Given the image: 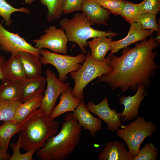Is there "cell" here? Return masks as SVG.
Wrapping results in <instances>:
<instances>
[{"instance_id":"7","label":"cell","mask_w":160,"mask_h":160,"mask_svg":"<svg viewBox=\"0 0 160 160\" xmlns=\"http://www.w3.org/2000/svg\"><path fill=\"white\" fill-rule=\"evenodd\" d=\"M40 60L42 65L51 64L57 69L58 73V79L64 82L67 78V74L79 70L86 56L79 53L76 56L62 55L50 52L44 49H39Z\"/></svg>"},{"instance_id":"18","label":"cell","mask_w":160,"mask_h":160,"mask_svg":"<svg viewBox=\"0 0 160 160\" xmlns=\"http://www.w3.org/2000/svg\"><path fill=\"white\" fill-rule=\"evenodd\" d=\"M18 53L11 54L6 61L3 68L4 80L19 83L27 77Z\"/></svg>"},{"instance_id":"32","label":"cell","mask_w":160,"mask_h":160,"mask_svg":"<svg viewBox=\"0 0 160 160\" xmlns=\"http://www.w3.org/2000/svg\"><path fill=\"white\" fill-rule=\"evenodd\" d=\"M21 134L20 133L17 143H12L11 144L10 146L12 148L13 153L10 160H32L33 155L36 150H31L27 151L25 153H21L20 151L21 148Z\"/></svg>"},{"instance_id":"23","label":"cell","mask_w":160,"mask_h":160,"mask_svg":"<svg viewBox=\"0 0 160 160\" xmlns=\"http://www.w3.org/2000/svg\"><path fill=\"white\" fill-rule=\"evenodd\" d=\"M21 131L20 123L4 121L0 126V146L7 151L10 140L13 135Z\"/></svg>"},{"instance_id":"4","label":"cell","mask_w":160,"mask_h":160,"mask_svg":"<svg viewBox=\"0 0 160 160\" xmlns=\"http://www.w3.org/2000/svg\"><path fill=\"white\" fill-rule=\"evenodd\" d=\"M59 24L64 30L68 41L76 43L84 54L87 53L85 47L88 46L87 40L89 38L101 36L112 38L118 34L111 31L106 32L93 28L91 27L93 24L82 13H76L71 19H63Z\"/></svg>"},{"instance_id":"8","label":"cell","mask_w":160,"mask_h":160,"mask_svg":"<svg viewBox=\"0 0 160 160\" xmlns=\"http://www.w3.org/2000/svg\"><path fill=\"white\" fill-rule=\"evenodd\" d=\"M39 39H34V47L38 49L47 48L52 52L66 55L68 40L64 30L55 25L49 26Z\"/></svg>"},{"instance_id":"17","label":"cell","mask_w":160,"mask_h":160,"mask_svg":"<svg viewBox=\"0 0 160 160\" xmlns=\"http://www.w3.org/2000/svg\"><path fill=\"white\" fill-rule=\"evenodd\" d=\"M132 156L124 143L117 140L108 141L103 150L99 153V160H132Z\"/></svg>"},{"instance_id":"9","label":"cell","mask_w":160,"mask_h":160,"mask_svg":"<svg viewBox=\"0 0 160 160\" xmlns=\"http://www.w3.org/2000/svg\"><path fill=\"white\" fill-rule=\"evenodd\" d=\"M45 74L47 87L40 108L50 116L55 107L57 98L64 90L70 86V84L69 82L64 83L59 80L51 69H46Z\"/></svg>"},{"instance_id":"31","label":"cell","mask_w":160,"mask_h":160,"mask_svg":"<svg viewBox=\"0 0 160 160\" xmlns=\"http://www.w3.org/2000/svg\"><path fill=\"white\" fill-rule=\"evenodd\" d=\"M111 13L120 15L124 5L125 0H92Z\"/></svg>"},{"instance_id":"21","label":"cell","mask_w":160,"mask_h":160,"mask_svg":"<svg viewBox=\"0 0 160 160\" xmlns=\"http://www.w3.org/2000/svg\"><path fill=\"white\" fill-rule=\"evenodd\" d=\"M112 41L111 38L101 36L94 38L87 42L91 50V57L97 61H103L106 53L111 49Z\"/></svg>"},{"instance_id":"19","label":"cell","mask_w":160,"mask_h":160,"mask_svg":"<svg viewBox=\"0 0 160 160\" xmlns=\"http://www.w3.org/2000/svg\"><path fill=\"white\" fill-rule=\"evenodd\" d=\"M72 88L69 86L61 93L60 102L52 110L50 117L54 119L67 112H73L79 105L81 100L73 96Z\"/></svg>"},{"instance_id":"25","label":"cell","mask_w":160,"mask_h":160,"mask_svg":"<svg viewBox=\"0 0 160 160\" xmlns=\"http://www.w3.org/2000/svg\"><path fill=\"white\" fill-rule=\"evenodd\" d=\"M43 5L47 9V21L51 22L59 19L63 13L65 0H40Z\"/></svg>"},{"instance_id":"5","label":"cell","mask_w":160,"mask_h":160,"mask_svg":"<svg viewBox=\"0 0 160 160\" xmlns=\"http://www.w3.org/2000/svg\"><path fill=\"white\" fill-rule=\"evenodd\" d=\"M111 61V56L108 55L103 61H96L91 57L88 50L81 68L77 71L70 73L71 78L75 83L72 91L73 96L80 100H83L85 96L83 90L90 82L112 71Z\"/></svg>"},{"instance_id":"15","label":"cell","mask_w":160,"mask_h":160,"mask_svg":"<svg viewBox=\"0 0 160 160\" xmlns=\"http://www.w3.org/2000/svg\"><path fill=\"white\" fill-rule=\"evenodd\" d=\"M82 13L93 25L108 26L111 13L92 0H84L81 8Z\"/></svg>"},{"instance_id":"34","label":"cell","mask_w":160,"mask_h":160,"mask_svg":"<svg viewBox=\"0 0 160 160\" xmlns=\"http://www.w3.org/2000/svg\"><path fill=\"white\" fill-rule=\"evenodd\" d=\"M84 0H65L63 13H71L74 11H81L82 5Z\"/></svg>"},{"instance_id":"29","label":"cell","mask_w":160,"mask_h":160,"mask_svg":"<svg viewBox=\"0 0 160 160\" xmlns=\"http://www.w3.org/2000/svg\"><path fill=\"white\" fill-rule=\"evenodd\" d=\"M156 15L148 13L143 14L136 23L141 29L156 31L160 36V26L156 21Z\"/></svg>"},{"instance_id":"35","label":"cell","mask_w":160,"mask_h":160,"mask_svg":"<svg viewBox=\"0 0 160 160\" xmlns=\"http://www.w3.org/2000/svg\"><path fill=\"white\" fill-rule=\"evenodd\" d=\"M5 61V57L3 56H0V80L1 81L4 79L3 73V68Z\"/></svg>"},{"instance_id":"37","label":"cell","mask_w":160,"mask_h":160,"mask_svg":"<svg viewBox=\"0 0 160 160\" xmlns=\"http://www.w3.org/2000/svg\"><path fill=\"white\" fill-rule=\"evenodd\" d=\"M25 3L28 4H31L36 0H24Z\"/></svg>"},{"instance_id":"13","label":"cell","mask_w":160,"mask_h":160,"mask_svg":"<svg viewBox=\"0 0 160 160\" xmlns=\"http://www.w3.org/2000/svg\"><path fill=\"white\" fill-rule=\"evenodd\" d=\"M154 32L152 30L141 29L136 23L131 24L129 30L126 36L121 40L112 41L111 52L108 55H113L121 49L132 44L145 40L147 37L152 35Z\"/></svg>"},{"instance_id":"2","label":"cell","mask_w":160,"mask_h":160,"mask_svg":"<svg viewBox=\"0 0 160 160\" xmlns=\"http://www.w3.org/2000/svg\"><path fill=\"white\" fill-rule=\"evenodd\" d=\"M60 132L49 139L36 154L41 160H64L80 142L82 127L72 115L66 113Z\"/></svg>"},{"instance_id":"3","label":"cell","mask_w":160,"mask_h":160,"mask_svg":"<svg viewBox=\"0 0 160 160\" xmlns=\"http://www.w3.org/2000/svg\"><path fill=\"white\" fill-rule=\"evenodd\" d=\"M21 147L28 151L43 147L46 142L55 135L59 123L47 115L40 108L20 122Z\"/></svg>"},{"instance_id":"24","label":"cell","mask_w":160,"mask_h":160,"mask_svg":"<svg viewBox=\"0 0 160 160\" xmlns=\"http://www.w3.org/2000/svg\"><path fill=\"white\" fill-rule=\"evenodd\" d=\"M2 82L0 85V101L20 100V83H13L5 80Z\"/></svg>"},{"instance_id":"27","label":"cell","mask_w":160,"mask_h":160,"mask_svg":"<svg viewBox=\"0 0 160 160\" xmlns=\"http://www.w3.org/2000/svg\"><path fill=\"white\" fill-rule=\"evenodd\" d=\"M22 103L19 100L0 101V121H11Z\"/></svg>"},{"instance_id":"36","label":"cell","mask_w":160,"mask_h":160,"mask_svg":"<svg viewBox=\"0 0 160 160\" xmlns=\"http://www.w3.org/2000/svg\"><path fill=\"white\" fill-rule=\"evenodd\" d=\"M11 156L0 146V160H10Z\"/></svg>"},{"instance_id":"12","label":"cell","mask_w":160,"mask_h":160,"mask_svg":"<svg viewBox=\"0 0 160 160\" xmlns=\"http://www.w3.org/2000/svg\"><path fill=\"white\" fill-rule=\"evenodd\" d=\"M146 89L144 85H139L134 95H129L127 97L123 95L120 98L119 104L124 106V110L121 113L122 122L131 121L135 119L138 116L141 103L148 95Z\"/></svg>"},{"instance_id":"1","label":"cell","mask_w":160,"mask_h":160,"mask_svg":"<svg viewBox=\"0 0 160 160\" xmlns=\"http://www.w3.org/2000/svg\"><path fill=\"white\" fill-rule=\"evenodd\" d=\"M159 43V39L151 36L148 40L137 43L133 48L122 49L119 57L109 56L112 71L99 77L97 82L106 83L112 90L119 88L122 93L129 89L135 92L140 85L148 87L151 79L156 76V70L160 68L154 60L158 53L153 51Z\"/></svg>"},{"instance_id":"33","label":"cell","mask_w":160,"mask_h":160,"mask_svg":"<svg viewBox=\"0 0 160 160\" xmlns=\"http://www.w3.org/2000/svg\"><path fill=\"white\" fill-rule=\"evenodd\" d=\"M140 3L142 14L148 13L156 15L160 10V0H143Z\"/></svg>"},{"instance_id":"26","label":"cell","mask_w":160,"mask_h":160,"mask_svg":"<svg viewBox=\"0 0 160 160\" xmlns=\"http://www.w3.org/2000/svg\"><path fill=\"white\" fill-rule=\"evenodd\" d=\"M141 14L140 3L135 4L126 1L120 15L131 24L136 23Z\"/></svg>"},{"instance_id":"10","label":"cell","mask_w":160,"mask_h":160,"mask_svg":"<svg viewBox=\"0 0 160 160\" xmlns=\"http://www.w3.org/2000/svg\"><path fill=\"white\" fill-rule=\"evenodd\" d=\"M0 49L7 53H17L24 51L40 57L39 49L28 43L18 33L7 30L2 25L0 18Z\"/></svg>"},{"instance_id":"22","label":"cell","mask_w":160,"mask_h":160,"mask_svg":"<svg viewBox=\"0 0 160 160\" xmlns=\"http://www.w3.org/2000/svg\"><path fill=\"white\" fill-rule=\"evenodd\" d=\"M43 95L39 94L21 103L17 107L15 115L11 121L19 123L34 111L40 108Z\"/></svg>"},{"instance_id":"20","label":"cell","mask_w":160,"mask_h":160,"mask_svg":"<svg viewBox=\"0 0 160 160\" xmlns=\"http://www.w3.org/2000/svg\"><path fill=\"white\" fill-rule=\"evenodd\" d=\"M18 54L27 77L41 76L42 64L40 57L24 51L19 52Z\"/></svg>"},{"instance_id":"11","label":"cell","mask_w":160,"mask_h":160,"mask_svg":"<svg viewBox=\"0 0 160 160\" xmlns=\"http://www.w3.org/2000/svg\"><path fill=\"white\" fill-rule=\"evenodd\" d=\"M108 99V97H105L97 104H95L93 101H90L86 106L90 112L98 116L107 124L108 130L115 132L122 125L121 113L117 112L115 109L112 110L110 108Z\"/></svg>"},{"instance_id":"16","label":"cell","mask_w":160,"mask_h":160,"mask_svg":"<svg viewBox=\"0 0 160 160\" xmlns=\"http://www.w3.org/2000/svg\"><path fill=\"white\" fill-rule=\"evenodd\" d=\"M46 79L41 76L26 77L20 83L21 87L20 100L24 102L44 92Z\"/></svg>"},{"instance_id":"30","label":"cell","mask_w":160,"mask_h":160,"mask_svg":"<svg viewBox=\"0 0 160 160\" xmlns=\"http://www.w3.org/2000/svg\"><path fill=\"white\" fill-rule=\"evenodd\" d=\"M158 149L151 143L145 145L133 156L132 160H156L158 155Z\"/></svg>"},{"instance_id":"28","label":"cell","mask_w":160,"mask_h":160,"mask_svg":"<svg viewBox=\"0 0 160 160\" xmlns=\"http://www.w3.org/2000/svg\"><path fill=\"white\" fill-rule=\"evenodd\" d=\"M15 12H21L29 14L30 10L28 8L23 7L20 8L13 7L5 0H0V16L5 21L6 26H9L13 23L11 16L12 13Z\"/></svg>"},{"instance_id":"6","label":"cell","mask_w":160,"mask_h":160,"mask_svg":"<svg viewBox=\"0 0 160 160\" xmlns=\"http://www.w3.org/2000/svg\"><path fill=\"white\" fill-rule=\"evenodd\" d=\"M117 131V135L126 143L130 154L133 157L138 152L145 139L152 136L156 130V125L152 121H146L143 117L138 116L128 124L121 125Z\"/></svg>"},{"instance_id":"14","label":"cell","mask_w":160,"mask_h":160,"mask_svg":"<svg viewBox=\"0 0 160 160\" xmlns=\"http://www.w3.org/2000/svg\"><path fill=\"white\" fill-rule=\"evenodd\" d=\"M73 112V116L77 120L80 125L83 127L84 129L88 130L93 137H95L97 132L102 129L101 119L91 114L83 100H81L79 104Z\"/></svg>"}]
</instances>
